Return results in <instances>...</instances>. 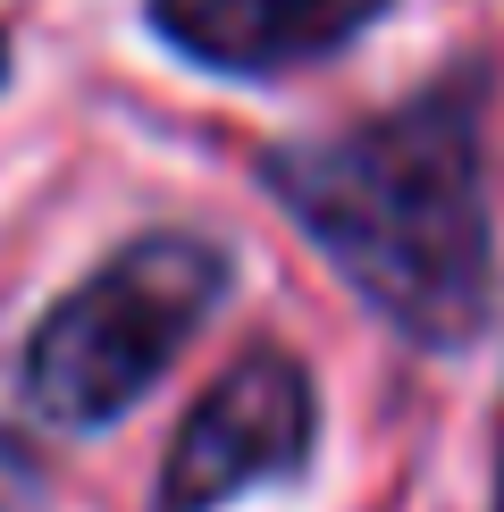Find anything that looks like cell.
<instances>
[{
	"label": "cell",
	"mask_w": 504,
	"mask_h": 512,
	"mask_svg": "<svg viewBox=\"0 0 504 512\" xmlns=\"http://www.w3.org/2000/svg\"><path fill=\"white\" fill-rule=\"evenodd\" d=\"M269 194L294 210L395 336L454 353L496 311V219L479 160V101L446 84L345 135L269 152Z\"/></svg>",
	"instance_id": "cell-1"
},
{
	"label": "cell",
	"mask_w": 504,
	"mask_h": 512,
	"mask_svg": "<svg viewBox=\"0 0 504 512\" xmlns=\"http://www.w3.org/2000/svg\"><path fill=\"white\" fill-rule=\"evenodd\" d=\"M227 294V252L210 236H135L26 336V403L51 429H110L160 387Z\"/></svg>",
	"instance_id": "cell-2"
},
{
	"label": "cell",
	"mask_w": 504,
	"mask_h": 512,
	"mask_svg": "<svg viewBox=\"0 0 504 512\" xmlns=\"http://www.w3.org/2000/svg\"><path fill=\"white\" fill-rule=\"evenodd\" d=\"M311 429H320V403H311V370L294 353H252L185 412L177 445H168L160 471V512H219L244 487L286 479L311 462Z\"/></svg>",
	"instance_id": "cell-3"
},
{
	"label": "cell",
	"mask_w": 504,
	"mask_h": 512,
	"mask_svg": "<svg viewBox=\"0 0 504 512\" xmlns=\"http://www.w3.org/2000/svg\"><path fill=\"white\" fill-rule=\"evenodd\" d=\"M387 0H152V26L219 76H278L345 51Z\"/></svg>",
	"instance_id": "cell-4"
},
{
	"label": "cell",
	"mask_w": 504,
	"mask_h": 512,
	"mask_svg": "<svg viewBox=\"0 0 504 512\" xmlns=\"http://www.w3.org/2000/svg\"><path fill=\"white\" fill-rule=\"evenodd\" d=\"M0 84H9V34H0Z\"/></svg>",
	"instance_id": "cell-5"
},
{
	"label": "cell",
	"mask_w": 504,
	"mask_h": 512,
	"mask_svg": "<svg viewBox=\"0 0 504 512\" xmlns=\"http://www.w3.org/2000/svg\"><path fill=\"white\" fill-rule=\"evenodd\" d=\"M496 512H504V496H496Z\"/></svg>",
	"instance_id": "cell-6"
}]
</instances>
